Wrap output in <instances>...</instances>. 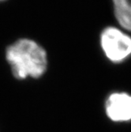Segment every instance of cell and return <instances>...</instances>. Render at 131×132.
<instances>
[{"instance_id":"3","label":"cell","mask_w":131,"mask_h":132,"mask_svg":"<svg viewBox=\"0 0 131 132\" xmlns=\"http://www.w3.org/2000/svg\"><path fill=\"white\" fill-rule=\"evenodd\" d=\"M107 115L113 121L124 122L131 119V96L125 93H115L106 102Z\"/></svg>"},{"instance_id":"1","label":"cell","mask_w":131,"mask_h":132,"mask_svg":"<svg viewBox=\"0 0 131 132\" xmlns=\"http://www.w3.org/2000/svg\"><path fill=\"white\" fill-rule=\"evenodd\" d=\"M6 59L13 75L19 80L38 78L47 68V55L43 47L33 40L19 39L6 50Z\"/></svg>"},{"instance_id":"5","label":"cell","mask_w":131,"mask_h":132,"mask_svg":"<svg viewBox=\"0 0 131 132\" xmlns=\"http://www.w3.org/2000/svg\"><path fill=\"white\" fill-rule=\"evenodd\" d=\"M3 1H4V0H0V2H3Z\"/></svg>"},{"instance_id":"2","label":"cell","mask_w":131,"mask_h":132,"mask_svg":"<svg viewBox=\"0 0 131 132\" xmlns=\"http://www.w3.org/2000/svg\"><path fill=\"white\" fill-rule=\"evenodd\" d=\"M100 46L112 63L124 62L131 56V37L114 26L105 28L100 34Z\"/></svg>"},{"instance_id":"4","label":"cell","mask_w":131,"mask_h":132,"mask_svg":"<svg viewBox=\"0 0 131 132\" xmlns=\"http://www.w3.org/2000/svg\"><path fill=\"white\" fill-rule=\"evenodd\" d=\"M116 20L123 29L131 32V0H112Z\"/></svg>"}]
</instances>
